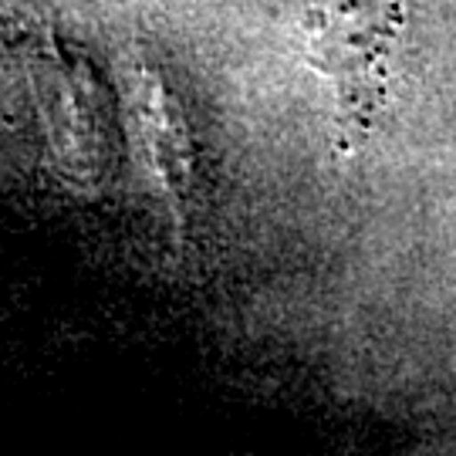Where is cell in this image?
<instances>
[{
	"mask_svg": "<svg viewBox=\"0 0 456 456\" xmlns=\"http://www.w3.org/2000/svg\"><path fill=\"white\" fill-rule=\"evenodd\" d=\"M314 65L335 88L345 142L365 139L389 95L403 0H288Z\"/></svg>",
	"mask_w": 456,
	"mask_h": 456,
	"instance_id": "obj_1",
	"label": "cell"
}]
</instances>
